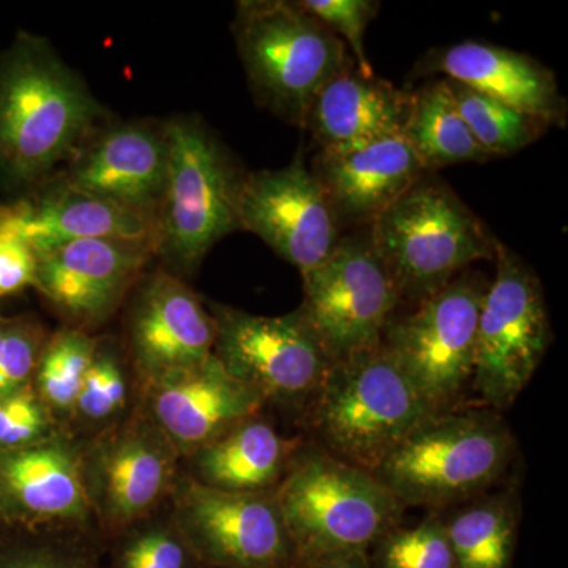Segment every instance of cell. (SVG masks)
Segmentation results:
<instances>
[{"label":"cell","instance_id":"obj_1","mask_svg":"<svg viewBox=\"0 0 568 568\" xmlns=\"http://www.w3.org/2000/svg\"><path fill=\"white\" fill-rule=\"evenodd\" d=\"M108 122L106 110L44 37L18 32L0 52V190L32 193Z\"/></svg>","mask_w":568,"mask_h":568},{"label":"cell","instance_id":"obj_2","mask_svg":"<svg viewBox=\"0 0 568 568\" xmlns=\"http://www.w3.org/2000/svg\"><path fill=\"white\" fill-rule=\"evenodd\" d=\"M166 178L153 253L171 274H192L226 235L241 231L239 196L246 171L197 115L164 121Z\"/></svg>","mask_w":568,"mask_h":568},{"label":"cell","instance_id":"obj_3","mask_svg":"<svg viewBox=\"0 0 568 568\" xmlns=\"http://www.w3.org/2000/svg\"><path fill=\"white\" fill-rule=\"evenodd\" d=\"M231 29L256 103L298 129L324 85L355 63L298 2L242 0Z\"/></svg>","mask_w":568,"mask_h":568},{"label":"cell","instance_id":"obj_4","mask_svg":"<svg viewBox=\"0 0 568 568\" xmlns=\"http://www.w3.org/2000/svg\"><path fill=\"white\" fill-rule=\"evenodd\" d=\"M399 301L420 304L476 261L495 260L497 239L446 182L425 174L368 227Z\"/></svg>","mask_w":568,"mask_h":568},{"label":"cell","instance_id":"obj_5","mask_svg":"<svg viewBox=\"0 0 568 568\" xmlns=\"http://www.w3.org/2000/svg\"><path fill=\"white\" fill-rule=\"evenodd\" d=\"M315 399L327 454L369 473L439 414L383 345L331 364Z\"/></svg>","mask_w":568,"mask_h":568},{"label":"cell","instance_id":"obj_6","mask_svg":"<svg viewBox=\"0 0 568 568\" xmlns=\"http://www.w3.org/2000/svg\"><path fill=\"white\" fill-rule=\"evenodd\" d=\"M274 497L291 541L320 559L361 555L402 507L375 474L327 452L305 455Z\"/></svg>","mask_w":568,"mask_h":568},{"label":"cell","instance_id":"obj_7","mask_svg":"<svg viewBox=\"0 0 568 568\" xmlns=\"http://www.w3.org/2000/svg\"><path fill=\"white\" fill-rule=\"evenodd\" d=\"M510 457V435L495 417L436 414L373 474L399 504L439 506L487 488L506 470Z\"/></svg>","mask_w":568,"mask_h":568},{"label":"cell","instance_id":"obj_8","mask_svg":"<svg viewBox=\"0 0 568 568\" xmlns=\"http://www.w3.org/2000/svg\"><path fill=\"white\" fill-rule=\"evenodd\" d=\"M496 275L478 316L473 386L487 405L510 406L536 375L551 342L540 280L497 242Z\"/></svg>","mask_w":568,"mask_h":568},{"label":"cell","instance_id":"obj_9","mask_svg":"<svg viewBox=\"0 0 568 568\" xmlns=\"http://www.w3.org/2000/svg\"><path fill=\"white\" fill-rule=\"evenodd\" d=\"M302 280L298 312L332 364L381 346L399 295L368 230L343 235L334 253Z\"/></svg>","mask_w":568,"mask_h":568},{"label":"cell","instance_id":"obj_10","mask_svg":"<svg viewBox=\"0 0 568 568\" xmlns=\"http://www.w3.org/2000/svg\"><path fill=\"white\" fill-rule=\"evenodd\" d=\"M487 290L478 276H457L409 315L388 321L381 345L436 410L473 377L478 316Z\"/></svg>","mask_w":568,"mask_h":568},{"label":"cell","instance_id":"obj_11","mask_svg":"<svg viewBox=\"0 0 568 568\" xmlns=\"http://www.w3.org/2000/svg\"><path fill=\"white\" fill-rule=\"evenodd\" d=\"M213 355L231 376L264 399L301 402L315 396L332 362L298 310L256 316L213 304Z\"/></svg>","mask_w":568,"mask_h":568},{"label":"cell","instance_id":"obj_12","mask_svg":"<svg viewBox=\"0 0 568 568\" xmlns=\"http://www.w3.org/2000/svg\"><path fill=\"white\" fill-rule=\"evenodd\" d=\"M239 223L241 231L257 235L302 276L323 264L343 237V227L302 151L280 170L246 173Z\"/></svg>","mask_w":568,"mask_h":568},{"label":"cell","instance_id":"obj_13","mask_svg":"<svg viewBox=\"0 0 568 568\" xmlns=\"http://www.w3.org/2000/svg\"><path fill=\"white\" fill-rule=\"evenodd\" d=\"M185 537L205 558L234 568H274L290 555L291 538L275 497L233 493L189 481L179 499Z\"/></svg>","mask_w":568,"mask_h":568},{"label":"cell","instance_id":"obj_14","mask_svg":"<svg viewBox=\"0 0 568 568\" xmlns=\"http://www.w3.org/2000/svg\"><path fill=\"white\" fill-rule=\"evenodd\" d=\"M166 164L164 122H106L55 178L156 222Z\"/></svg>","mask_w":568,"mask_h":568},{"label":"cell","instance_id":"obj_15","mask_svg":"<svg viewBox=\"0 0 568 568\" xmlns=\"http://www.w3.org/2000/svg\"><path fill=\"white\" fill-rule=\"evenodd\" d=\"M37 257L33 286L70 320L95 325L121 305L155 254L144 242L85 239Z\"/></svg>","mask_w":568,"mask_h":568},{"label":"cell","instance_id":"obj_16","mask_svg":"<svg viewBox=\"0 0 568 568\" xmlns=\"http://www.w3.org/2000/svg\"><path fill=\"white\" fill-rule=\"evenodd\" d=\"M129 336L138 368L153 383L211 357L215 320L181 276L160 271L134 295Z\"/></svg>","mask_w":568,"mask_h":568},{"label":"cell","instance_id":"obj_17","mask_svg":"<svg viewBox=\"0 0 568 568\" xmlns=\"http://www.w3.org/2000/svg\"><path fill=\"white\" fill-rule=\"evenodd\" d=\"M156 429L175 448L200 450L254 416L264 398L224 369L215 355L149 383Z\"/></svg>","mask_w":568,"mask_h":568},{"label":"cell","instance_id":"obj_18","mask_svg":"<svg viewBox=\"0 0 568 568\" xmlns=\"http://www.w3.org/2000/svg\"><path fill=\"white\" fill-rule=\"evenodd\" d=\"M312 171L339 226L354 230H368L426 174L402 134L345 151L320 152Z\"/></svg>","mask_w":568,"mask_h":568},{"label":"cell","instance_id":"obj_19","mask_svg":"<svg viewBox=\"0 0 568 568\" xmlns=\"http://www.w3.org/2000/svg\"><path fill=\"white\" fill-rule=\"evenodd\" d=\"M0 216L28 239L37 256L85 239L144 242L155 246V216L81 192L59 178H52L17 203L0 207Z\"/></svg>","mask_w":568,"mask_h":568},{"label":"cell","instance_id":"obj_20","mask_svg":"<svg viewBox=\"0 0 568 568\" xmlns=\"http://www.w3.org/2000/svg\"><path fill=\"white\" fill-rule=\"evenodd\" d=\"M420 73H443L474 91L541 119L567 123L568 106L552 70L523 52L480 41H462L425 55Z\"/></svg>","mask_w":568,"mask_h":568},{"label":"cell","instance_id":"obj_21","mask_svg":"<svg viewBox=\"0 0 568 568\" xmlns=\"http://www.w3.org/2000/svg\"><path fill=\"white\" fill-rule=\"evenodd\" d=\"M84 470L73 448L48 437L0 450V511L24 523L82 519L89 511Z\"/></svg>","mask_w":568,"mask_h":568},{"label":"cell","instance_id":"obj_22","mask_svg":"<svg viewBox=\"0 0 568 568\" xmlns=\"http://www.w3.org/2000/svg\"><path fill=\"white\" fill-rule=\"evenodd\" d=\"M409 100L410 93L376 74L365 77L354 63L317 93L304 130L320 152L357 148L402 134Z\"/></svg>","mask_w":568,"mask_h":568},{"label":"cell","instance_id":"obj_23","mask_svg":"<svg viewBox=\"0 0 568 568\" xmlns=\"http://www.w3.org/2000/svg\"><path fill=\"white\" fill-rule=\"evenodd\" d=\"M170 440L159 429L136 426L97 448L89 467V484L103 515L129 523L151 510L173 477Z\"/></svg>","mask_w":568,"mask_h":568},{"label":"cell","instance_id":"obj_24","mask_svg":"<svg viewBox=\"0 0 568 568\" xmlns=\"http://www.w3.org/2000/svg\"><path fill=\"white\" fill-rule=\"evenodd\" d=\"M286 455V443L271 425L248 418L196 450V481L223 491L264 493L278 480Z\"/></svg>","mask_w":568,"mask_h":568},{"label":"cell","instance_id":"obj_25","mask_svg":"<svg viewBox=\"0 0 568 568\" xmlns=\"http://www.w3.org/2000/svg\"><path fill=\"white\" fill-rule=\"evenodd\" d=\"M402 136L416 153L426 174L452 164L491 160L459 114L446 80L428 82L410 92Z\"/></svg>","mask_w":568,"mask_h":568},{"label":"cell","instance_id":"obj_26","mask_svg":"<svg viewBox=\"0 0 568 568\" xmlns=\"http://www.w3.org/2000/svg\"><path fill=\"white\" fill-rule=\"evenodd\" d=\"M444 80L457 103L459 114L489 159L515 155L540 140L551 129L536 115L515 110L462 82L448 78Z\"/></svg>","mask_w":568,"mask_h":568},{"label":"cell","instance_id":"obj_27","mask_svg":"<svg viewBox=\"0 0 568 568\" xmlns=\"http://www.w3.org/2000/svg\"><path fill=\"white\" fill-rule=\"evenodd\" d=\"M457 568H506L514 521L506 504H477L446 526Z\"/></svg>","mask_w":568,"mask_h":568},{"label":"cell","instance_id":"obj_28","mask_svg":"<svg viewBox=\"0 0 568 568\" xmlns=\"http://www.w3.org/2000/svg\"><path fill=\"white\" fill-rule=\"evenodd\" d=\"M99 343L82 328H62L44 343L37 364V395L50 410H73Z\"/></svg>","mask_w":568,"mask_h":568},{"label":"cell","instance_id":"obj_29","mask_svg":"<svg viewBox=\"0 0 568 568\" xmlns=\"http://www.w3.org/2000/svg\"><path fill=\"white\" fill-rule=\"evenodd\" d=\"M298 6L308 11L325 28L335 33L349 48L355 67L365 77H375L366 58L365 32L375 20L381 2L376 0H301Z\"/></svg>","mask_w":568,"mask_h":568},{"label":"cell","instance_id":"obj_30","mask_svg":"<svg viewBox=\"0 0 568 568\" xmlns=\"http://www.w3.org/2000/svg\"><path fill=\"white\" fill-rule=\"evenodd\" d=\"M43 347L31 320L0 321V398L31 386Z\"/></svg>","mask_w":568,"mask_h":568},{"label":"cell","instance_id":"obj_31","mask_svg":"<svg viewBox=\"0 0 568 568\" xmlns=\"http://www.w3.org/2000/svg\"><path fill=\"white\" fill-rule=\"evenodd\" d=\"M125 402L126 381L118 355L97 345L74 410L88 420H106L122 410Z\"/></svg>","mask_w":568,"mask_h":568},{"label":"cell","instance_id":"obj_32","mask_svg":"<svg viewBox=\"0 0 568 568\" xmlns=\"http://www.w3.org/2000/svg\"><path fill=\"white\" fill-rule=\"evenodd\" d=\"M386 568H455L446 525L429 519L417 528L388 537L384 545Z\"/></svg>","mask_w":568,"mask_h":568},{"label":"cell","instance_id":"obj_33","mask_svg":"<svg viewBox=\"0 0 568 568\" xmlns=\"http://www.w3.org/2000/svg\"><path fill=\"white\" fill-rule=\"evenodd\" d=\"M51 410L31 386L0 398V450H13L48 439Z\"/></svg>","mask_w":568,"mask_h":568},{"label":"cell","instance_id":"obj_34","mask_svg":"<svg viewBox=\"0 0 568 568\" xmlns=\"http://www.w3.org/2000/svg\"><path fill=\"white\" fill-rule=\"evenodd\" d=\"M36 250L9 222L0 216V295L18 293L36 284Z\"/></svg>","mask_w":568,"mask_h":568},{"label":"cell","instance_id":"obj_35","mask_svg":"<svg viewBox=\"0 0 568 568\" xmlns=\"http://www.w3.org/2000/svg\"><path fill=\"white\" fill-rule=\"evenodd\" d=\"M186 549L166 529H151L123 549L121 568H185Z\"/></svg>","mask_w":568,"mask_h":568},{"label":"cell","instance_id":"obj_36","mask_svg":"<svg viewBox=\"0 0 568 568\" xmlns=\"http://www.w3.org/2000/svg\"><path fill=\"white\" fill-rule=\"evenodd\" d=\"M0 568H82L77 560L54 552H22L13 558L2 560Z\"/></svg>","mask_w":568,"mask_h":568},{"label":"cell","instance_id":"obj_37","mask_svg":"<svg viewBox=\"0 0 568 568\" xmlns=\"http://www.w3.org/2000/svg\"><path fill=\"white\" fill-rule=\"evenodd\" d=\"M317 568H365L364 564L358 560V555L338 556V558L323 559Z\"/></svg>","mask_w":568,"mask_h":568}]
</instances>
